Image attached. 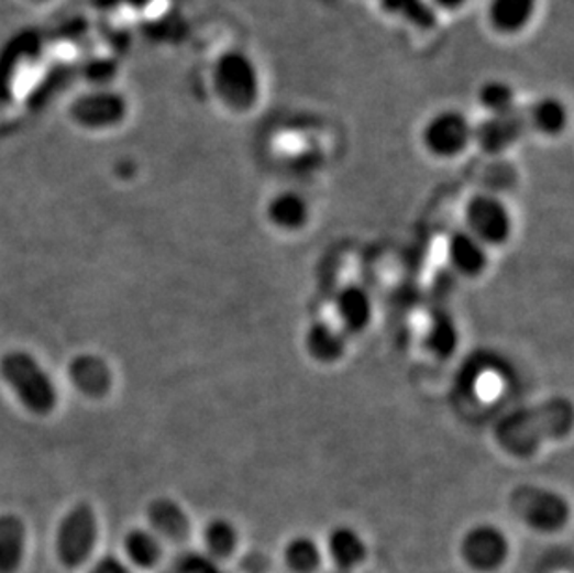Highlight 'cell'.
Listing matches in <instances>:
<instances>
[{
	"instance_id": "1",
	"label": "cell",
	"mask_w": 574,
	"mask_h": 573,
	"mask_svg": "<svg viewBox=\"0 0 574 573\" xmlns=\"http://www.w3.org/2000/svg\"><path fill=\"white\" fill-rule=\"evenodd\" d=\"M0 375L18 393L19 400L37 416L51 414L58 400V393L51 376L29 352H8L0 360Z\"/></svg>"
},
{
	"instance_id": "2",
	"label": "cell",
	"mask_w": 574,
	"mask_h": 573,
	"mask_svg": "<svg viewBox=\"0 0 574 573\" xmlns=\"http://www.w3.org/2000/svg\"><path fill=\"white\" fill-rule=\"evenodd\" d=\"M212 85L228 109L245 112L257 103L261 79L250 56L231 48L218 56L212 67Z\"/></svg>"
},
{
	"instance_id": "3",
	"label": "cell",
	"mask_w": 574,
	"mask_h": 573,
	"mask_svg": "<svg viewBox=\"0 0 574 573\" xmlns=\"http://www.w3.org/2000/svg\"><path fill=\"white\" fill-rule=\"evenodd\" d=\"M465 228L484 246H504L514 235V217L509 207L495 194H474L463 211Z\"/></svg>"
},
{
	"instance_id": "4",
	"label": "cell",
	"mask_w": 574,
	"mask_h": 573,
	"mask_svg": "<svg viewBox=\"0 0 574 573\" xmlns=\"http://www.w3.org/2000/svg\"><path fill=\"white\" fill-rule=\"evenodd\" d=\"M129 101L114 88H91L73 99L69 118L78 128L88 131H108L125 121Z\"/></svg>"
},
{
	"instance_id": "5",
	"label": "cell",
	"mask_w": 574,
	"mask_h": 573,
	"mask_svg": "<svg viewBox=\"0 0 574 573\" xmlns=\"http://www.w3.org/2000/svg\"><path fill=\"white\" fill-rule=\"evenodd\" d=\"M97 518L86 503L73 507L62 519L56 535V555L66 568H80L96 548Z\"/></svg>"
},
{
	"instance_id": "6",
	"label": "cell",
	"mask_w": 574,
	"mask_h": 573,
	"mask_svg": "<svg viewBox=\"0 0 574 573\" xmlns=\"http://www.w3.org/2000/svg\"><path fill=\"white\" fill-rule=\"evenodd\" d=\"M422 144L435 157H457L473 144V123L460 110H441L422 129Z\"/></svg>"
},
{
	"instance_id": "7",
	"label": "cell",
	"mask_w": 574,
	"mask_h": 573,
	"mask_svg": "<svg viewBox=\"0 0 574 573\" xmlns=\"http://www.w3.org/2000/svg\"><path fill=\"white\" fill-rule=\"evenodd\" d=\"M527 125V115L522 114L521 110L487 115L473 128V142L487 155H500L521 140Z\"/></svg>"
},
{
	"instance_id": "8",
	"label": "cell",
	"mask_w": 574,
	"mask_h": 573,
	"mask_svg": "<svg viewBox=\"0 0 574 573\" xmlns=\"http://www.w3.org/2000/svg\"><path fill=\"white\" fill-rule=\"evenodd\" d=\"M333 308H335V324L346 335L365 332L374 320V298L365 285H342L341 289L336 290Z\"/></svg>"
},
{
	"instance_id": "9",
	"label": "cell",
	"mask_w": 574,
	"mask_h": 573,
	"mask_svg": "<svg viewBox=\"0 0 574 573\" xmlns=\"http://www.w3.org/2000/svg\"><path fill=\"white\" fill-rule=\"evenodd\" d=\"M446 260L455 274L463 278H478L489 266V247L467 230L455 231L446 242Z\"/></svg>"
},
{
	"instance_id": "10",
	"label": "cell",
	"mask_w": 574,
	"mask_h": 573,
	"mask_svg": "<svg viewBox=\"0 0 574 573\" xmlns=\"http://www.w3.org/2000/svg\"><path fill=\"white\" fill-rule=\"evenodd\" d=\"M306 352L322 365L341 362L347 351V335L330 320H314L306 330Z\"/></svg>"
},
{
	"instance_id": "11",
	"label": "cell",
	"mask_w": 574,
	"mask_h": 573,
	"mask_svg": "<svg viewBox=\"0 0 574 573\" xmlns=\"http://www.w3.org/2000/svg\"><path fill=\"white\" fill-rule=\"evenodd\" d=\"M461 550L473 566H497L508 555V540L493 526H478L463 538Z\"/></svg>"
},
{
	"instance_id": "12",
	"label": "cell",
	"mask_w": 574,
	"mask_h": 573,
	"mask_svg": "<svg viewBox=\"0 0 574 573\" xmlns=\"http://www.w3.org/2000/svg\"><path fill=\"white\" fill-rule=\"evenodd\" d=\"M311 217L309 201L296 190H283L269 199L266 206L268 222L279 231H299L306 228Z\"/></svg>"
},
{
	"instance_id": "13",
	"label": "cell",
	"mask_w": 574,
	"mask_h": 573,
	"mask_svg": "<svg viewBox=\"0 0 574 573\" xmlns=\"http://www.w3.org/2000/svg\"><path fill=\"white\" fill-rule=\"evenodd\" d=\"M519 497L525 518L532 526L544 529V526L554 527L567 518V503L563 502L562 495L543 488H527Z\"/></svg>"
},
{
	"instance_id": "14",
	"label": "cell",
	"mask_w": 574,
	"mask_h": 573,
	"mask_svg": "<svg viewBox=\"0 0 574 573\" xmlns=\"http://www.w3.org/2000/svg\"><path fill=\"white\" fill-rule=\"evenodd\" d=\"M69 376H71L73 384L90 397H102L112 386V373H110L107 362L93 354L75 357L69 365Z\"/></svg>"
},
{
	"instance_id": "15",
	"label": "cell",
	"mask_w": 574,
	"mask_h": 573,
	"mask_svg": "<svg viewBox=\"0 0 574 573\" xmlns=\"http://www.w3.org/2000/svg\"><path fill=\"white\" fill-rule=\"evenodd\" d=\"M26 527L18 516H0V573H15L23 564Z\"/></svg>"
},
{
	"instance_id": "16",
	"label": "cell",
	"mask_w": 574,
	"mask_h": 573,
	"mask_svg": "<svg viewBox=\"0 0 574 573\" xmlns=\"http://www.w3.org/2000/svg\"><path fill=\"white\" fill-rule=\"evenodd\" d=\"M538 8V0H489V21L503 34L527 29Z\"/></svg>"
},
{
	"instance_id": "17",
	"label": "cell",
	"mask_w": 574,
	"mask_h": 573,
	"mask_svg": "<svg viewBox=\"0 0 574 573\" xmlns=\"http://www.w3.org/2000/svg\"><path fill=\"white\" fill-rule=\"evenodd\" d=\"M426 351L439 357L446 360L452 356L457 346H460V330L452 315L444 311H437L430 319V324L426 328L424 335Z\"/></svg>"
},
{
	"instance_id": "18",
	"label": "cell",
	"mask_w": 574,
	"mask_h": 573,
	"mask_svg": "<svg viewBox=\"0 0 574 573\" xmlns=\"http://www.w3.org/2000/svg\"><path fill=\"white\" fill-rule=\"evenodd\" d=\"M150 521L158 535L175 542H180L190 531V521L186 518L185 510L169 499L151 503Z\"/></svg>"
},
{
	"instance_id": "19",
	"label": "cell",
	"mask_w": 574,
	"mask_h": 573,
	"mask_svg": "<svg viewBox=\"0 0 574 573\" xmlns=\"http://www.w3.org/2000/svg\"><path fill=\"white\" fill-rule=\"evenodd\" d=\"M567 107L563 104L562 99H556V97L539 99L527 118L528 123H532L536 131L547 134V136L563 133L567 128Z\"/></svg>"
},
{
	"instance_id": "20",
	"label": "cell",
	"mask_w": 574,
	"mask_h": 573,
	"mask_svg": "<svg viewBox=\"0 0 574 573\" xmlns=\"http://www.w3.org/2000/svg\"><path fill=\"white\" fill-rule=\"evenodd\" d=\"M328 550L336 564L341 566H355L365 559V542L357 532L350 527H339L331 532L328 540Z\"/></svg>"
},
{
	"instance_id": "21",
	"label": "cell",
	"mask_w": 574,
	"mask_h": 573,
	"mask_svg": "<svg viewBox=\"0 0 574 573\" xmlns=\"http://www.w3.org/2000/svg\"><path fill=\"white\" fill-rule=\"evenodd\" d=\"M478 101L489 115L506 114L517 109V96L514 86L504 80H487L479 86Z\"/></svg>"
},
{
	"instance_id": "22",
	"label": "cell",
	"mask_w": 574,
	"mask_h": 573,
	"mask_svg": "<svg viewBox=\"0 0 574 573\" xmlns=\"http://www.w3.org/2000/svg\"><path fill=\"white\" fill-rule=\"evenodd\" d=\"M125 551L134 564L142 568L155 566L162 557L161 540L153 532L136 529L126 535Z\"/></svg>"
},
{
	"instance_id": "23",
	"label": "cell",
	"mask_w": 574,
	"mask_h": 573,
	"mask_svg": "<svg viewBox=\"0 0 574 573\" xmlns=\"http://www.w3.org/2000/svg\"><path fill=\"white\" fill-rule=\"evenodd\" d=\"M205 543H207V550L216 559H223V557L231 555L236 548L239 532L234 529L233 524H229L228 519H214L207 526Z\"/></svg>"
},
{
	"instance_id": "24",
	"label": "cell",
	"mask_w": 574,
	"mask_h": 573,
	"mask_svg": "<svg viewBox=\"0 0 574 573\" xmlns=\"http://www.w3.org/2000/svg\"><path fill=\"white\" fill-rule=\"evenodd\" d=\"M382 7L390 13H398L419 29L435 26V10L424 0H382Z\"/></svg>"
},
{
	"instance_id": "25",
	"label": "cell",
	"mask_w": 574,
	"mask_h": 573,
	"mask_svg": "<svg viewBox=\"0 0 574 573\" xmlns=\"http://www.w3.org/2000/svg\"><path fill=\"white\" fill-rule=\"evenodd\" d=\"M285 561L296 572H311L320 562V550L311 538H294L285 550Z\"/></svg>"
},
{
	"instance_id": "26",
	"label": "cell",
	"mask_w": 574,
	"mask_h": 573,
	"mask_svg": "<svg viewBox=\"0 0 574 573\" xmlns=\"http://www.w3.org/2000/svg\"><path fill=\"white\" fill-rule=\"evenodd\" d=\"M115 75H118V64L112 60L97 58L85 66V77L91 88H110V82L115 79Z\"/></svg>"
},
{
	"instance_id": "27",
	"label": "cell",
	"mask_w": 574,
	"mask_h": 573,
	"mask_svg": "<svg viewBox=\"0 0 574 573\" xmlns=\"http://www.w3.org/2000/svg\"><path fill=\"white\" fill-rule=\"evenodd\" d=\"M91 573H126V568L114 557H104L102 561L97 562Z\"/></svg>"
},
{
	"instance_id": "28",
	"label": "cell",
	"mask_w": 574,
	"mask_h": 573,
	"mask_svg": "<svg viewBox=\"0 0 574 573\" xmlns=\"http://www.w3.org/2000/svg\"><path fill=\"white\" fill-rule=\"evenodd\" d=\"M467 0H433V4L437 8H443V10H460Z\"/></svg>"
},
{
	"instance_id": "29",
	"label": "cell",
	"mask_w": 574,
	"mask_h": 573,
	"mask_svg": "<svg viewBox=\"0 0 574 573\" xmlns=\"http://www.w3.org/2000/svg\"><path fill=\"white\" fill-rule=\"evenodd\" d=\"M34 2H45V0H34Z\"/></svg>"
}]
</instances>
